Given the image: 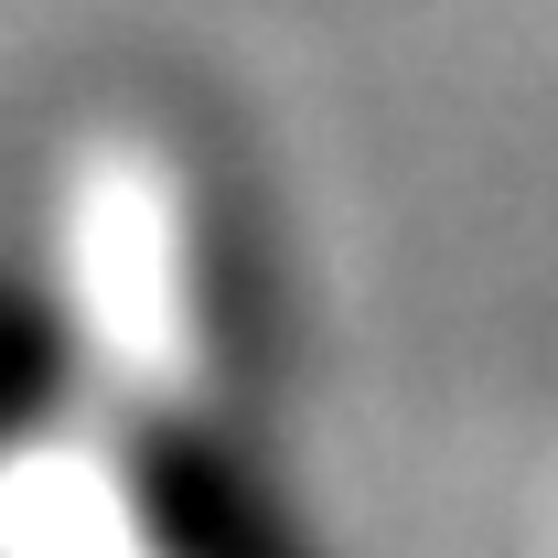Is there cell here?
Masks as SVG:
<instances>
[{
  "label": "cell",
  "mask_w": 558,
  "mask_h": 558,
  "mask_svg": "<svg viewBox=\"0 0 558 558\" xmlns=\"http://www.w3.org/2000/svg\"><path fill=\"white\" fill-rule=\"evenodd\" d=\"M86 290L130 365L183 354V215H172V183L130 150L97 161V183H86Z\"/></svg>",
  "instance_id": "obj_1"
}]
</instances>
